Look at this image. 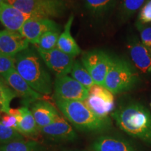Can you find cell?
Segmentation results:
<instances>
[{
	"label": "cell",
	"instance_id": "obj_1",
	"mask_svg": "<svg viewBox=\"0 0 151 151\" xmlns=\"http://www.w3.org/2000/svg\"><path fill=\"white\" fill-rule=\"evenodd\" d=\"M111 116L120 129L151 145V113L144 106L129 101L113 111Z\"/></svg>",
	"mask_w": 151,
	"mask_h": 151
},
{
	"label": "cell",
	"instance_id": "obj_2",
	"mask_svg": "<svg viewBox=\"0 0 151 151\" xmlns=\"http://www.w3.org/2000/svg\"><path fill=\"white\" fill-rule=\"evenodd\" d=\"M15 68L32 89L41 94L52 92V80L35 51L28 48L15 56Z\"/></svg>",
	"mask_w": 151,
	"mask_h": 151
},
{
	"label": "cell",
	"instance_id": "obj_3",
	"mask_svg": "<svg viewBox=\"0 0 151 151\" xmlns=\"http://www.w3.org/2000/svg\"><path fill=\"white\" fill-rule=\"evenodd\" d=\"M60 111L77 129L83 132H103L111 127L109 118L97 116L85 101L55 100Z\"/></svg>",
	"mask_w": 151,
	"mask_h": 151
},
{
	"label": "cell",
	"instance_id": "obj_4",
	"mask_svg": "<svg viewBox=\"0 0 151 151\" xmlns=\"http://www.w3.org/2000/svg\"><path fill=\"white\" fill-rule=\"evenodd\" d=\"M139 81V75L129 62L113 58L104 87L113 94H118L132 89Z\"/></svg>",
	"mask_w": 151,
	"mask_h": 151
},
{
	"label": "cell",
	"instance_id": "obj_5",
	"mask_svg": "<svg viewBox=\"0 0 151 151\" xmlns=\"http://www.w3.org/2000/svg\"><path fill=\"white\" fill-rule=\"evenodd\" d=\"M6 3L35 18H60L67 9L65 0H7Z\"/></svg>",
	"mask_w": 151,
	"mask_h": 151
},
{
	"label": "cell",
	"instance_id": "obj_6",
	"mask_svg": "<svg viewBox=\"0 0 151 151\" xmlns=\"http://www.w3.org/2000/svg\"><path fill=\"white\" fill-rule=\"evenodd\" d=\"M112 59L113 58L106 52L94 50L85 52L81 62L92 76L95 85L104 86Z\"/></svg>",
	"mask_w": 151,
	"mask_h": 151
},
{
	"label": "cell",
	"instance_id": "obj_7",
	"mask_svg": "<svg viewBox=\"0 0 151 151\" xmlns=\"http://www.w3.org/2000/svg\"><path fill=\"white\" fill-rule=\"evenodd\" d=\"M54 90L55 100L84 101L89 95V90L67 75L57 76Z\"/></svg>",
	"mask_w": 151,
	"mask_h": 151
},
{
	"label": "cell",
	"instance_id": "obj_8",
	"mask_svg": "<svg viewBox=\"0 0 151 151\" xmlns=\"http://www.w3.org/2000/svg\"><path fill=\"white\" fill-rule=\"evenodd\" d=\"M84 101L90 110L101 118H107L109 113L114 110L113 94L104 86L94 85Z\"/></svg>",
	"mask_w": 151,
	"mask_h": 151
},
{
	"label": "cell",
	"instance_id": "obj_9",
	"mask_svg": "<svg viewBox=\"0 0 151 151\" xmlns=\"http://www.w3.org/2000/svg\"><path fill=\"white\" fill-rule=\"evenodd\" d=\"M61 27L50 18L32 17L24 22L20 32L29 43L36 45L39 39L48 32H60Z\"/></svg>",
	"mask_w": 151,
	"mask_h": 151
},
{
	"label": "cell",
	"instance_id": "obj_10",
	"mask_svg": "<svg viewBox=\"0 0 151 151\" xmlns=\"http://www.w3.org/2000/svg\"><path fill=\"white\" fill-rule=\"evenodd\" d=\"M44 64L57 76H65L71 73L75 60L73 57L65 53L58 48L51 50L37 48Z\"/></svg>",
	"mask_w": 151,
	"mask_h": 151
},
{
	"label": "cell",
	"instance_id": "obj_11",
	"mask_svg": "<svg viewBox=\"0 0 151 151\" xmlns=\"http://www.w3.org/2000/svg\"><path fill=\"white\" fill-rule=\"evenodd\" d=\"M3 78L11 89L16 92L18 96L22 97L24 106H29V105L39 100H42L43 98L42 94L35 91L30 87L16 69H12L4 76Z\"/></svg>",
	"mask_w": 151,
	"mask_h": 151
},
{
	"label": "cell",
	"instance_id": "obj_12",
	"mask_svg": "<svg viewBox=\"0 0 151 151\" xmlns=\"http://www.w3.org/2000/svg\"><path fill=\"white\" fill-rule=\"evenodd\" d=\"M40 132L55 141H73L78 137L71 124L61 116H58L51 124L40 129Z\"/></svg>",
	"mask_w": 151,
	"mask_h": 151
},
{
	"label": "cell",
	"instance_id": "obj_13",
	"mask_svg": "<svg viewBox=\"0 0 151 151\" xmlns=\"http://www.w3.org/2000/svg\"><path fill=\"white\" fill-rule=\"evenodd\" d=\"M29 43L20 32L6 29L0 31V53L15 57L29 48Z\"/></svg>",
	"mask_w": 151,
	"mask_h": 151
},
{
	"label": "cell",
	"instance_id": "obj_14",
	"mask_svg": "<svg viewBox=\"0 0 151 151\" xmlns=\"http://www.w3.org/2000/svg\"><path fill=\"white\" fill-rule=\"evenodd\" d=\"M30 18L31 16L24 14L8 3L0 4V22L6 29L19 32L24 22Z\"/></svg>",
	"mask_w": 151,
	"mask_h": 151
},
{
	"label": "cell",
	"instance_id": "obj_15",
	"mask_svg": "<svg viewBox=\"0 0 151 151\" xmlns=\"http://www.w3.org/2000/svg\"><path fill=\"white\" fill-rule=\"evenodd\" d=\"M129 55L136 67L143 73H151V55L149 50L134 36L127 44Z\"/></svg>",
	"mask_w": 151,
	"mask_h": 151
},
{
	"label": "cell",
	"instance_id": "obj_16",
	"mask_svg": "<svg viewBox=\"0 0 151 151\" xmlns=\"http://www.w3.org/2000/svg\"><path fill=\"white\" fill-rule=\"evenodd\" d=\"M31 111L39 129L51 124L60 116L53 106L43 100L32 104Z\"/></svg>",
	"mask_w": 151,
	"mask_h": 151
},
{
	"label": "cell",
	"instance_id": "obj_17",
	"mask_svg": "<svg viewBox=\"0 0 151 151\" xmlns=\"http://www.w3.org/2000/svg\"><path fill=\"white\" fill-rule=\"evenodd\" d=\"M91 148L92 151H136L129 141L110 135L100 136Z\"/></svg>",
	"mask_w": 151,
	"mask_h": 151
},
{
	"label": "cell",
	"instance_id": "obj_18",
	"mask_svg": "<svg viewBox=\"0 0 151 151\" xmlns=\"http://www.w3.org/2000/svg\"><path fill=\"white\" fill-rule=\"evenodd\" d=\"M73 19L74 16L71 14L65 24L64 32L60 35L57 48L65 53L74 58L81 53V50L71 34Z\"/></svg>",
	"mask_w": 151,
	"mask_h": 151
},
{
	"label": "cell",
	"instance_id": "obj_19",
	"mask_svg": "<svg viewBox=\"0 0 151 151\" xmlns=\"http://www.w3.org/2000/svg\"><path fill=\"white\" fill-rule=\"evenodd\" d=\"M20 113L16 116L18 120V131L22 135L27 137H37L40 133V129L37 126L31 110L27 106L19 108Z\"/></svg>",
	"mask_w": 151,
	"mask_h": 151
},
{
	"label": "cell",
	"instance_id": "obj_20",
	"mask_svg": "<svg viewBox=\"0 0 151 151\" xmlns=\"http://www.w3.org/2000/svg\"><path fill=\"white\" fill-rule=\"evenodd\" d=\"M117 0H84L85 6L96 17L104 16L114 8Z\"/></svg>",
	"mask_w": 151,
	"mask_h": 151
},
{
	"label": "cell",
	"instance_id": "obj_21",
	"mask_svg": "<svg viewBox=\"0 0 151 151\" xmlns=\"http://www.w3.org/2000/svg\"><path fill=\"white\" fill-rule=\"evenodd\" d=\"M146 0H120L119 17L122 22L129 20L142 6Z\"/></svg>",
	"mask_w": 151,
	"mask_h": 151
},
{
	"label": "cell",
	"instance_id": "obj_22",
	"mask_svg": "<svg viewBox=\"0 0 151 151\" xmlns=\"http://www.w3.org/2000/svg\"><path fill=\"white\" fill-rule=\"evenodd\" d=\"M0 151H44L43 147L35 141H14L0 146Z\"/></svg>",
	"mask_w": 151,
	"mask_h": 151
},
{
	"label": "cell",
	"instance_id": "obj_23",
	"mask_svg": "<svg viewBox=\"0 0 151 151\" xmlns=\"http://www.w3.org/2000/svg\"><path fill=\"white\" fill-rule=\"evenodd\" d=\"M71 73L73 79L83 85L87 89L90 90L94 85H95L89 72L87 71L83 64L78 60L74 61Z\"/></svg>",
	"mask_w": 151,
	"mask_h": 151
},
{
	"label": "cell",
	"instance_id": "obj_24",
	"mask_svg": "<svg viewBox=\"0 0 151 151\" xmlns=\"http://www.w3.org/2000/svg\"><path fill=\"white\" fill-rule=\"evenodd\" d=\"M16 97H18V94L9 88L5 81H0V113L8 114L11 109V102Z\"/></svg>",
	"mask_w": 151,
	"mask_h": 151
},
{
	"label": "cell",
	"instance_id": "obj_25",
	"mask_svg": "<svg viewBox=\"0 0 151 151\" xmlns=\"http://www.w3.org/2000/svg\"><path fill=\"white\" fill-rule=\"evenodd\" d=\"M60 35V32L55 31L48 32L44 34L36 44L37 48L46 51L56 48Z\"/></svg>",
	"mask_w": 151,
	"mask_h": 151
},
{
	"label": "cell",
	"instance_id": "obj_26",
	"mask_svg": "<svg viewBox=\"0 0 151 151\" xmlns=\"http://www.w3.org/2000/svg\"><path fill=\"white\" fill-rule=\"evenodd\" d=\"M23 140V135H22L18 130L6 127L0 121V143L1 144Z\"/></svg>",
	"mask_w": 151,
	"mask_h": 151
},
{
	"label": "cell",
	"instance_id": "obj_27",
	"mask_svg": "<svg viewBox=\"0 0 151 151\" xmlns=\"http://www.w3.org/2000/svg\"><path fill=\"white\" fill-rule=\"evenodd\" d=\"M15 57L0 53V76H4L15 68Z\"/></svg>",
	"mask_w": 151,
	"mask_h": 151
},
{
	"label": "cell",
	"instance_id": "obj_28",
	"mask_svg": "<svg viewBox=\"0 0 151 151\" xmlns=\"http://www.w3.org/2000/svg\"><path fill=\"white\" fill-rule=\"evenodd\" d=\"M137 27L140 32L141 42L150 50L151 49V26L144 25V24L137 22Z\"/></svg>",
	"mask_w": 151,
	"mask_h": 151
},
{
	"label": "cell",
	"instance_id": "obj_29",
	"mask_svg": "<svg viewBox=\"0 0 151 151\" xmlns=\"http://www.w3.org/2000/svg\"><path fill=\"white\" fill-rule=\"evenodd\" d=\"M138 22L142 24L151 23V0H148L141 8Z\"/></svg>",
	"mask_w": 151,
	"mask_h": 151
},
{
	"label": "cell",
	"instance_id": "obj_30",
	"mask_svg": "<svg viewBox=\"0 0 151 151\" xmlns=\"http://www.w3.org/2000/svg\"><path fill=\"white\" fill-rule=\"evenodd\" d=\"M1 122H2L4 125L6 127L13 128V129H18V122L17 120V118L14 116L10 114H6L5 113L4 116L1 117Z\"/></svg>",
	"mask_w": 151,
	"mask_h": 151
},
{
	"label": "cell",
	"instance_id": "obj_31",
	"mask_svg": "<svg viewBox=\"0 0 151 151\" xmlns=\"http://www.w3.org/2000/svg\"><path fill=\"white\" fill-rule=\"evenodd\" d=\"M7 0H0V4L2 3H6Z\"/></svg>",
	"mask_w": 151,
	"mask_h": 151
},
{
	"label": "cell",
	"instance_id": "obj_32",
	"mask_svg": "<svg viewBox=\"0 0 151 151\" xmlns=\"http://www.w3.org/2000/svg\"><path fill=\"white\" fill-rule=\"evenodd\" d=\"M4 81V79L3 78H1V77L0 76V81Z\"/></svg>",
	"mask_w": 151,
	"mask_h": 151
},
{
	"label": "cell",
	"instance_id": "obj_33",
	"mask_svg": "<svg viewBox=\"0 0 151 151\" xmlns=\"http://www.w3.org/2000/svg\"><path fill=\"white\" fill-rule=\"evenodd\" d=\"M69 151H83V150H69Z\"/></svg>",
	"mask_w": 151,
	"mask_h": 151
},
{
	"label": "cell",
	"instance_id": "obj_34",
	"mask_svg": "<svg viewBox=\"0 0 151 151\" xmlns=\"http://www.w3.org/2000/svg\"><path fill=\"white\" fill-rule=\"evenodd\" d=\"M149 51H150V55H151V49H150V50H149Z\"/></svg>",
	"mask_w": 151,
	"mask_h": 151
},
{
	"label": "cell",
	"instance_id": "obj_35",
	"mask_svg": "<svg viewBox=\"0 0 151 151\" xmlns=\"http://www.w3.org/2000/svg\"><path fill=\"white\" fill-rule=\"evenodd\" d=\"M0 116H1V113H0Z\"/></svg>",
	"mask_w": 151,
	"mask_h": 151
},
{
	"label": "cell",
	"instance_id": "obj_36",
	"mask_svg": "<svg viewBox=\"0 0 151 151\" xmlns=\"http://www.w3.org/2000/svg\"><path fill=\"white\" fill-rule=\"evenodd\" d=\"M150 107H151V103H150Z\"/></svg>",
	"mask_w": 151,
	"mask_h": 151
}]
</instances>
